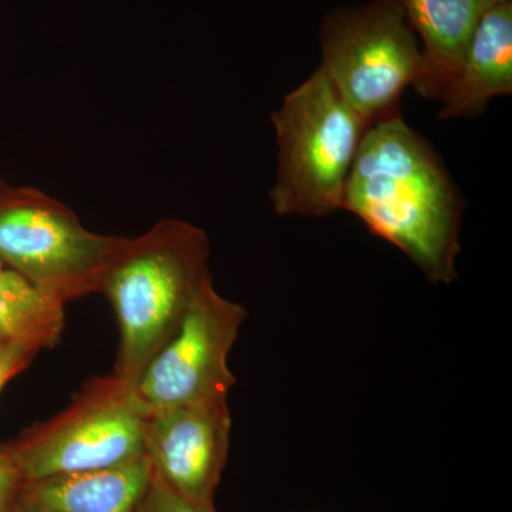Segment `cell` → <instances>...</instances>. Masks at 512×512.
<instances>
[{
  "label": "cell",
  "instance_id": "6da1fadb",
  "mask_svg": "<svg viewBox=\"0 0 512 512\" xmlns=\"http://www.w3.org/2000/svg\"><path fill=\"white\" fill-rule=\"evenodd\" d=\"M342 210L403 251L434 284L457 278L463 197L439 154L402 114L367 128Z\"/></svg>",
  "mask_w": 512,
  "mask_h": 512
},
{
  "label": "cell",
  "instance_id": "7a4b0ae2",
  "mask_svg": "<svg viewBox=\"0 0 512 512\" xmlns=\"http://www.w3.org/2000/svg\"><path fill=\"white\" fill-rule=\"evenodd\" d=\"M204 229L165 218L137 238H120L101 274L120 328L113 375L136 384L212 282Z\"/></svg>",
  "mask_w": 512,
  "mask_h": 512
},
{
  "label": "cell",
  "instance_id": "3957f363",
  "mask_svg": "<svg viewBox=\"0 0 512 512\" xmlns=\"http://www.w3.org/2000/svg\"><path fill=\"white\" fill-rule=\"evenodd\" d=\"M278 168L269 192L276 214L326 217L342 210L346 184L367 124L322 69L272 114Z\"/></svg>",
  "mask_w": 512,
  "mask_h": 512
},
{
  "label": "cell",
  "instance_id": "277c9868",
  "mask_svg": "<svg viewBox=\"0 0 512 512\" xmlns=\"http://www.w3.org/2000/svg\"><path fill=\"white\" fill-rule=\"evenodd\" d=\"M320 47V69L369 127L400 114L404 90L423 76V49L402 0L332 10L320 23Z\"/></svg>",
  "mask_w": 512,
  "mask_h": 512
},
{
  "label": "cell",
  "instance_id": "5b68a950",
  "mask_svg": "<svg viewBox=\"0 0 512 512\" xmlns=\"http://www.w3.org/2000/svg\"><path fill=\"white\" fill-rule=\"evenodd\" d=\"M150 412L113 373L84 384L62 413L3 444L23 480L89 473L146 457Z\"/></svg>",
  "mask_w": 512,
  "mask_h": 512
},
{
  "label": "cell",
  "instance_id": "8992f818",
  "mask_svg": "<svg viewBox=\"0 0 512 512\" xmlns=\"http://www.w3.org/2000/svg\"><path fill=\"white\" fill-rule=\"evenodd\" d=\"M120 238L89 231L45 192L0 181V262L64 303L99 292Z\"/></svg>",
  "mask_w": 512,
  "mask_h": 512
},
{
  "label": "cell",
  "instance_id": "52a82bcc",
  "mask_svg": "<svg viewBox=\"0 0 512 512\" xmlns=\"http://www.w3.org/2000/svg\"><path fill=\"white\" fill-rule=\"evenodd\" d=\"M245 318L244 306L224 298L212 282L205 286L173 338L158 350L134 384L148 412L228 399L237 384L228 357Z\"/></svg>",
  "mask_w": 512,
  "mask_h": 512
},
{
  "label": "cell",
  "instance_id": "ba28073f",
  "mask_svg": "<svg viewBox=\"0 0 512 512\" xmlns=\"http://www.w3.org/2000/svg\"><path fill=\"white\" fill-rule=\"evenodd\" d=\"M228 399L156 410L146 424V456L154 474L171 490L202 507H215L229 444Z\"/></svg>",
  "mask_w": 512,
  "mask_h": 512
},
{
  "label": "cell",
  "instance_id": "9c48e42d",
  "mask_svg": "<svg viewBox=\"0 0 512 512\" xmlns=\"http://www.w3.org/2000/svg\"><path fill=\"white\" fill-rule=\"evenodd\" d=\"M151 477L146 456L109 470L23 480L16 512H137Z\"/></svg>",
  "mask_w": 512,
  "mask_h": 512
},
{
  "label": "cell",
  "instance_id": "30bf717a",
  "mask_svg": "<svg viewBox=\"0 0 512 512\" xmlns=\"http://www.w3.org/2000/svg\"><path fill=\"white\" fill-rule=\"evenodd\" d=\"M512 92V0H501L481 18L444 97L439 117L470 119L491 99Z\"/></svg>",
  "mask_w": 512,
  "mask_h": 512
},
{
  "label": "cell",
  "instance_id": "8fae6325",
  "mask_svg": "<svg viewBox=\"0 0 512 512\" xmlns=\"http://www.w3.org/2000/svg\"><path fill=\"white\" fill-rule=\"evenodd\" d=\"M501 0H402L421 42L424 72L414 92L443 101L481 18Z\"/></svg>",
  "mask_w": 512,
  "mask_h": 512
},
{
  "label": "cell",
  "instance_id": "7c38bea8",
  "mask_svg": "<svg viewBox=\"0 0 512 512\" xmlns=\"http://www.w3.org/2000/svg\"><path fill=\"white\" fill-rule=\"evenodd\" d=\"M64 305L18 272L0 271V339L37 350L55 348L62 339Z\"/></svg>",
  "mask_w": 512,
  "mask_h": 512
},
{
  "label": "cell",
  "instance_id": "4fadbf2b",
  "mask_svg": "<svg viewBox=\"0 0 512 512\" xmlns=\"http://www.w3.org/2000/svg\"><path fill=\"white\" fill-rule=\"evenodd\" d=\"M137 512H218L215 507H202L171 490L153 471L151 483Z\"/></svg>",
  "mask_w": 512,
  "mask_h": 512
},
{
  "label": "cell",
  "instance_id": "5bb4252c",
  "mask_svg": "<svg viewBox=\"0 0 512 512\" xmlns=\"http://www.w3.org/2000/svg\"><path fill=\"white\" fill-rule=\"evenodd\" d=\"M39 352L33 346L0 339V392L33 362Z\"/></svg>",
  "mask_w": 512,
  "mask_h": 512
},
{
  "label": "cell",
  "instance_id": "9a60e30c",
  "mask_svg": "<svg viewBox=\"0 0 512 512\" xmlns=\"http://www.w3.org/2000/svg\"><path fill=\"white\" fill-rule=\"evenodd\" d=\"M23 478L18 467L9 457L5 446L0 444V512H16V501Z\"/></svg>",
  "mask_w": 512,
  "mask_h": 512
},
{
  "label": "cell",
  "instance_id": "2e32d148",
  "mask_svg": "<svg viewBox=\"0 0 512 512\" xmlns=\"http://www.w3.org/2000/svg\"><path fill=\"white\" fill-rule=\"evenodd\" d=\"M3 268H5V266H3L2 262H0V271H2Z\"/></svg>",
  "mask_w": 512,
  "mask_h": 512
}]
</instances>
